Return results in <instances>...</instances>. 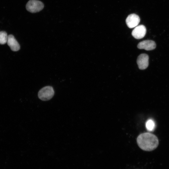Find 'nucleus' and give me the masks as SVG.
<instances>
[{"label":"nucleus","mask_w":169,"mask_h":169,"mask_svg":"<svg viewBox=\"0 0 169 169\" xmlns=\"http://www.w3.org/2000/svg\"><path fill=\"white\" fill-rule=\"evenodd\" d=\"M137 144L142 150L151 151L155 150L158 146L159 141L155 135L148 132L141 133L137 137Z\"/></svg>","instance_id":"nucleus-1"},{"label":"nucleus","mask_w":169,"mask_h":169,"mask_svg":"<svg viewBox=\"0 0 169 169\" xmlns=\"http://www.w3.org/2000/svg\"><path fill=\"white\" fill-rule=\"evenodd\" d=\"M54 95L53 88L51 86H46L43 88L38 92V98L43 101H47L51 99Z\"/></svg>","instance_id":"nucleus-2"},{"label":"nucleus","mask_w":169,"mask_h":169,"mask_svg":"<svg viewBox=\"0 0 169 169\" xmlns=\"http://www.w3.org/2000/svg\"><path fill=\"white\" fill-rule=\"evenodd\" d=\"M26 9L32 13H35L42 10L44 7L43 3L37 0H30L26 5Z\"/></svg>","instance_id":"nucleus-3"},{"label":"nucleus","mask_w":169,"mask_h":169,"mask_svg":"<svg viewBox=\"0 0 169 169\" xmlns=\"http://www.w3.org/2000/svg\"><path fill=\"white\" fill-rule=\"evenodd\" d=\"M146 31V28L144 26L139 25L135 27L132 31V35L136 39H141L145 36Z\"/></svg>","instance_id":"nucleus-4"},{"label":"nucleus","mask_w":169,"mask_h":169,"mask_svg":"<svg viewBox=\"0 0 169 169\" xmlns=\"http://www.w3.org/2000/svg\"><path fill=\"white\" fill-rule=\"evenodd\" d=\"M137 63L138 67L140 69H146L149 65V56L145 54H140L137 59Z\"/></svg>","instance_id":"nucleus-5"},{"label":"nucleus","mask_w":169,"mask_h":169,"mask_svg":"<svg viewBox=\"0 0 169 169\" xmlns=\"http://www.w3.org/2000/svg\"><path fill=\"white\" fill-rule=\"evenodd\" d=\"M140 22L139 17L135 14L129 15L126 20V24L127 26L130 28H132L137 26Z\"/></svg>","instance_id":"nucleus-6"},{"label":"nucleus","mask_w":169,"mask_h":169,"mask_svg":"<svg viewBox=\"0 0 169 169\" xmlns=\"http://www.w3.org/2000/svg\"><path fill=\"white\" fill-rule=\"evenodd\" d=\"M137 47L140 49H144L146 50H151L154 49L156 47L155 43L151 40H145L140 42Z\"/></svg>","instance_id":"nucleus-7"},{"label":"nucleus","mask_w":169,"mask_h":169,"mask_svg":"<svg viewBox=\"0 0 169 169\" xmlns=\"http://www.w3.org/2000/svg\"><path fill=\"white\" fill-rule=\"evenodd\" d=\"M7 43L11 50L13 51H17L20 49L19 44L13 35H8Z\"/></svg>","instance_id":"nucleus-8"},{"label":"nucleus","mask_w":169,"mask_h":169,"mask_svg":"<svg viewBox=\"0 0 169 169\" xmlns=\"http://www.w3.org/2000/svg\"><path fill=\"white\" fill-rule=\"evenodd\" d=\"M8 36L4 31H0V44H4L7 43Z\"/></svg>","instance_id":"nucleus-9"},{"label":"nucleus","mask_w":169,"mask_h":169,"mask_svg":"<svg viewBox=\"0 0 169 169\" xmlns=\"http://www.w3.org/2000/svg\"><path fill=\"white\" fill-rule=\"evenodd\" d=\"M146 126L148 131H153L155 127V123L154 121L151 119L148 120L146 122Z\"/></svg>","instance_id":"nucleus-10"}]
</instances>
